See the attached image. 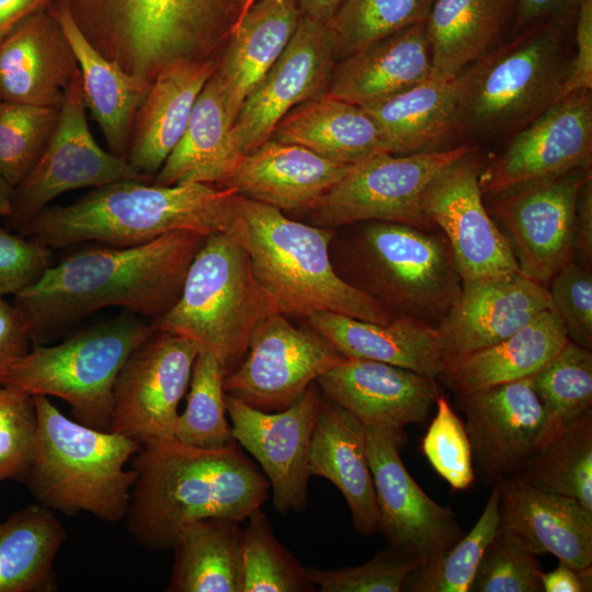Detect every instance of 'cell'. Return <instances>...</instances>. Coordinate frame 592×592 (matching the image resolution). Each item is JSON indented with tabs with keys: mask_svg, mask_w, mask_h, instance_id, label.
Listing matches in <instances>:
<instances>
[{
	"mask_svg": "<svg viewBox=\"0 0 592 592\" xmlns=\"http://www.w3.org/2000/svg\"><path fill=\"white\" fill-rule=\"evenodd\" d=\"M206 236L174 231L145 243L81 250L50 266L14 295L34 344L106 307H124L151 321L178 299Z\"/></svg>",
	"mask_w": 592,
	"mask_h": 592,
	"instance_id": "6da1fadb",
	"label": "cell"
},
{
	"mask_svg": "<svg viewBox=\"0 0 592 592\" xmlns=\"http://www.w3.org/2000/svg\"><path fill=\"white\" fill-rule=\"evenodd\" d=\"M130 468L136 478L127 530L137 545L151 551L171 549L192 522H242L269 499V480L237 442L208 449L172 439L143 446Z\"/></svg>",
	"mask_w": 592,
	"mask_h": 592,
	"instance_id": "7a4b0ae2",
	"label": "cell"
},
{
	"mask_svg": "<svg viewBox=\"0 0 592 592\" xmlns=\"http://www.w3.org/2000/svg\"><path fill=\"white\" fill-rule=\"evenodd\" d=\"M236 198L232 190L212 184L124 180L94 187L71 204L46 207L18 231L49 249L87 241L135 246L174 231L207 237L234 230Z\"/></svg>",
	"mask_w": 592,
	"mask_h": 592,
	"instance_id": "3957f363",
	"label": "cell"
},
{
	"mask_svg": "<svg viewBox=\"0 0 592 592\" xmlns=\"http://www.w3.org/2000/svg\"><path fill=\"white\" fill-rule=\"evenodd\" d=\"M232 231L248 252L258 283L286 317L332 311L382 325L396 317L338 274L330 255L334 229L291 219L237 194Z\"/></svg>",
	"mask_w": 592,
	"mask_h": 592,
	"instance_id": "277c9868",
	"label": "cell"
},
{
	"mask_svg": "<svg viewBox=\"0 0 592 592\" xmlns=\"http://www.w3.org/2000/svg\"><path fill=\"white\" fill-rule=\"evenodd\" d=\"M126 72L152 82L171 62L218 58L244 0H57Z\"/></svg>",
	"mask_w": 592,
	"mask_h": 592,
	"instance_id": "5b68a950",
	"label": "cell"
},
{
	"mask_svg": "<svg viewBox=\"0 0 592 592\" xmlns=\"http://www.w3.org/2000/svg\"><path fill=\"white\" fill-rule=\"evenodd\" d=\"M334 229L330 255L338 274L396 316L437 326L459 296L462 278L441 232L389 221Z\"/></svg>",
	"mask_w": 592,
	"mask_h": 592,
	"instance_id": "8992f818",
	"label": "cell"
},
{
	"mask_svg": "<svg viewBox=\"0 0 592 592\" xmlns=\"http://www.w3.org/2000/svg\"><path fill=\"white\" fill-rule=\"evenodd\" d=\"M37 426L34 455L23 483L35 502L67 515L125 519L136 474L126 464L140 451L113 431L66 417L46 396H33Z\"/></svg>",
	"mask_w": 592,
	"mask_h": 592,
	"instance_id": "52a82bcc",
	"label": "cell"
},
{
	"mask_svg": "<svg viewBox=\"0 0 592 592\" xmlns=\"http://www.w3.org/2000/svg\"><path fill=\"white\" fill-rule=\"evenodd\" d=\"M280 312L258 283L234 231L207 236L172 307L150 323L212 353L226 376L243 361L254 329Z\"/></svg>",
	"mask_w": 592,
	"mask_h": 592,
	"instance_id": "ba28073f",
	"label": "cell"
},
{
	"mask_svg": "<svg viewBox=\"0 0 592 592\" xmlns=\"http://www.w3.org/2000/svg\"><path fill=\"white\" fill-rule=\"evenodd\" d=\"M570 61L558 19L490 49L458 75L464 134L492 138L524 127L565 96Z\"/></svg>",
	"mask_w": 592,
	"mask_h": 592,
	"instance_id": "9c48e42d",
	"label": "cell"
},
{
	"mask_svg": "<svg viewBox=\"0 0 592 592\" xmlns=\"http://www.w3.org/2000/svg\"><path fill=\"white\" fill-rule=\"evenodd\" d=\"M153 331L143 318L123 315L62 342L34 344L12 366L2 386L31 397H58L70 406L73 420L110 431L117 376L132 352Z\"/></svg>",
	"mask_w": 592,
	"mask_h": 592,
	"instance_id": "30bf717a",
	"label": "cell"
},
{
	"mask_svg": "<svg viewBox=\"0 0 592 592\" xmlns=\"http://www.w3.org/2000/svg\"><path fill=\"white\" fill-rule=\"evenodd\" d=\"M475 149L466 143L439 151L374 155L354 164L305 212L310 225L322 228L389 221L431 231L435 227L421 206L425 187L446 166Z\"/></svg>",
	"mask_w": 592,
	"mask_h": 592,
	"instance_id": "8fae6325",
	"label": "cell"
},
{
	"mask_svg": "<svg viewBox=\"0 0 592 592\" xmlns=\"http://www.w3.org/2000/svg\"><path fill=\"white\" fill-rule=\"evenodd\" d=\"M198 352L190 339L155 329L117 376L110 431L141 447L174 439L179 405Z\"/></svg>",
	"mask_w": 592,
	"mask_h": 592,
	"instance_id": "7c38bea8",
	"label": "cell"
},
{
	"mask_svg": "<svg viewBox=\"0 0 592 592\" xmlns=\"http://www.w3.org/2000/svg\"><path fill=\"white\" fill-rule=\"evenodd\" d=\"M86 110L79 70L43 155L13 190L12 214L7 219L11 228L19 230L65 192L124 180L150 181L125 158L99 146L90 132Z\"/></svg>",
	"mask_w": 592,
	"mask_h": 592,
	"instance_id": "4fadbf2b",
	"label": "cell"
},
{
	"mask_svg": "<svg viewBox=\"0 0 592 592\" xmlns=\"http://www.w3.org/2000/svg\"><path fill=\"white\" fill-rule=\"evenodd\" d=\"M344 357L327 339L275 312L253 331L240 365L224 378L225 394L265 412L292 406Z\"/></svg>",
	"mask_w": 592,
	"mask_h": 592,
	"instance_id": "5bb4252c",
	"label": "cell"
},
{
	"mask_svg": "<svg viewBox=\"0 0 592 592\" xmlns=\"http://www.w3.org/2000/svg\"><path fill=\"white\" fill-rule=\"evenodd\" d=\"M591 161V90H579L513 134L501 153L483 166L481 192L492 198L576 170H589Z\"/></svg>",
	"mask_w": 592,
	"mask_h": 592,
	"instance_id": "9a60e30c",
	"label": "cell"
},
{
	"mask_svg": "<svg viewBox=\"0 0 592 592\" xmlns=\"http://www.w3.org/2000/svg\"><path fill=\"white\" fill-rule=\"evenodd\" d=\"M478 148L441 170L425 187L421 206L447 239L463 282L520 271L511 244L483 204Z\"/></svg>",
	"mask_w": 592,
	"mask_h": 592,
	"instance_id": "2e32d148",
	"label": "cell"
},
{
	"mask_svg": "<svg viewBox=\"0 0 592 592\" xmlns=\"http://www.w3.org/2000/svg\"><path fill=\"white\" fill-rule=\"evenodd\" d=\"M591 169L526 185L490 200L520 271L544 285L573 260L579 193Z\"/></svg>",
	"mask_w": 592,
	"mask_h": 592,
	"instance_id": "e0dca14e",
	"label": "cell"
},
{
	"mask_svg": "<svg viewBox=\"0 0 592 592\" xmlns=\"http://www.w3.org/2000/svg\"><path fill=\"white\" fill-rule=\"evenodd\" d=\"M322 397L314 383L288 408L265 412L225 394L232 435L259 463L282 515L307 506L309 449Z\"/></svg>",
	"mask_w": 592,
	"mask_h": 592,
	"instance_id": "ac0fdd59",
	"label": "cell"
},
{
	"mask_svg": "<svg viewBox=\"0 0 592 592\" xmlns=\"http://www.w3.org/2000/svg\"><path fill=\"white\" fill-rule=\"evenodd\" d=\"M365 428L379 513L378 531L388 545L413 554L423 563L462 537L456 515L425 494L407 470L400 457L405 431Z\"/></svg>",
	"mask_w": 592,
	"mask_h": 592,
	"instance_id": "d6986e66",
	"label": "cell"
},
{
	"mask_svg": "<svg viewBox=\"0 0 592 592\" xmlns=\"http://www.w3.org/2000/svg\"><path fill=\"white\" fill-rule=\"evenodd\" d=\"M335 58L325 23L300 14L287 46L243 101L234 124L242 153L266 141L295 106L328 91Z\"/></svg>",
	"mask_w": 592,
	"mask_h": 592,
	"instance_id": "ffe728a7",
	"label": "cell"
},
{
	"mask_svg": "<svg viewBox=\"0 0 592 592\" xmlns=\"http://www.w3.org/2000/svg\"><path fill=\"white\" fill-rule=\"evenodd\" d=\"M459 396L479 475L493 485L516 476L538 448L545 419L532 376Z\"/></svg>",
	"mask_w": 592,
	"mask_h": 592,
	"instance_id": "44dd1931",
	"label": "cell"
},
{
	"mask_svg": "<svg viewBox=\"0 0 592 592\" xmlns=\"http://www.w3.org/2000/svg\"><path fill=\"white\" fill-rule=\"evenodd\" d=\"M548 309L546 285L521 271L463 282L437 325L448 365L509 338Z\"/></svg>",
	"mask_w": 592,
	"mask_h": 592,
	"instance_id": "7402d4cb",
	"label": "cell"
},
{
	"mask_svg": "<svg viewBox=\"0 0 592 592\" xmlns=\"http://www.w3.org/2000/svg\"><path fill=\"white\" fill-rule=\"evenodd\" d=\"M316 383L365 426L397 432L424 424L440 394L433 377L364 358H345Z\"/></svg>",
	"mask_w": 592,
	"mask_h": 592,
	"instance_id": "603a6c76",
	"label": "cell"
},
{
	"mask_svg": "<svg viewBox=\"0 0 592 592\" xmlns=\"http://www.w3.org/2000/svg\"><path fill=\"white\" fill-rule=\"evenodd\" d=\"M353 166L329 160L303 146L269 138L242 155L217 187L280 210H307Z\"/></svg>",
	"mask_w": 592,
	"mask_h": 592,
	"instance_id": "cb8c5ba5",
	"label": "cell"
},
{
	"mask_svg": "<svg viewBox=\"0 0 592 592\" xmlns=\"http://www.w3.org/2000/svg\"><path fill=\"white\" fill-rule=\"evenodd\" d=\"M79 66L47 10L18 24L0 42V100L60 107Z\"/></svg>",
	"mask_w": 592,
	"mask_h": 592,
	"instance_id": "d4e9b609",
	"label": "cell"
},
{
	"mask_svg": "<svg viewBox=\"0 0 592 592\" xmlns=\"http://www.w3.org/2000/svg\"><path fill=\"white\" fill-rule=\"evenodd\" d=\"M500 487V528L536 556L550 554L576 569L592 566V513L574 498L533 487L517 477Z\"/></svg>",
	"mask_w": 592,
	"mask_h": 592,
	"instance_id": "484cf974",
	"label": "cell"
},
{
	"mask_svg": "<svg viewBox=\"0 0 592 592\" xmlns=\"http://www.w3.org/2000/svg\"><path fill=\"white\" fill-rule=\"evenodd\" d=\"M306 321L346 358L387 363L433 378L444 376L448 366L437 326L422 319L397 315L382 325L316 311Z\"/></svg>",
	"mask_w": 592,
	"mask_h": 592,
	"instance_id": "4316f807",
	"label": "cell"
},
{
	"mask_svg": "<svg viewBox=\"0 0 592 592\" xmlns=\"http://www.w3.org/2000/svg\"><path fill=\"white\" fill-rule=\"evenodd\" d=\"M218 58L184 59L162 68L136 114L126 160L152 180L180 140Z\"/></svg>",
	"mask_w": 592,
	"mask_h": 592,
	"instance_id": "83f0119b",
	"label": "cell"
},
{
	"mask_svg": "<svg viewBox=\"0 0 592 592\" xmlns=\"http://www.w3.org/2000/svg\"><path fill=\"white\" fill-rule=\"evenodd\" d=\"M309 473L339 489L358 533L369 537L378 532L379 513L367 458L366 428L326 396L311 436Z\"/></svg>",
	"mask_w": 592,
	"mask_h": 592,
	"instance_id": "f1b7e54d",
	"label": "cell"
},
{
	"mask_svg": "<svg viewBox=\"0 0 592 592\" xmlns=\"http://www.w3.org/2000/svg\"><path fill=\"white\" fill-rule=\"evenodd\" d=\"M431 75L426 22H422L339 60L327 92L365 107L392 98Z\"/></svg>",
	"mask_w": 592,
	"mask_h": 592,
	"instance_id": "f546056e",
	"label": "cell"
},
{
	"mask_svg": "<svg viewBox=\"0 0 592 592\" xmlns=\"http://www.w3.org/2000/svg\"><path fill=\"white\" fill-rule=\"evenodd\" d=\"M48 11L76 56L86 107L98 123L110 151L126 159L134 121L151 82L126 72L94 48L65 3L57 1Z\"/></svg>",
	"mask_w": 592,
	"mask_h": 592,
	"instance_id": "4dcf8cb0",
	"label": "cell"
},
{
	"mask_svg": "<svg viewBox=\"0 0 592 592\" xmlns=\"http://www.w3.org/2000/svg\"><path fill=\"white\" fill-rule=\"evenodd\" d=\"M458 76L429 77L380 103L363 107L376 123L389 153L444 150L464 134Z\"/></svg>",
	"mask_w": 592,
	"mask_h": 592,
	"instance_id": "1f68e13d",
	"label": "cell"
},
{
	"mask_svg": "<svg viewBox=\"0 0 592 592\" xmlns=\"http://www.w3.org/2000/svg\"><path fill=\"white\" fill-rule=\"evenodd\" d=\"M299 16L298 0H260L231 32L214 76L234 121L248 94L287 46Z\"/></svg>",
	"mask_w": 592,
	"mask_h": 592,
	"instance_id": "d6a6232c",
	"label": "cell"
},
{
	"mask_svg": "<svg viewBox=\"0 0 592 592\" xmlns=\"http://www.w3.org/2000/svg\"><path fill=\"white\" fill-rule=\"evenodd\" d=\"M216 77L198 94L180 140L153 178L157 185L220 184L242 157Z\"/></svg>",
	"mask_w": 592,
	"mask_h": 592,
	"instance_id": "836d02e7",
	"label": "cell"
},
{
	"mask_svg": "<svg viewBox=\"0 0 592 592\" xmlns=\"http://www.w3.org/2000/svg\"><path fill=\"white\" fill-rule=\"evenodd\" d=\"M270 138L303 146L329 160L350 166L388 152L369 114L328 92L291 110L276 124Z\"/></svg>",
	"mask_w": 592,
	"mask_h": 592,
	"instance_id": "e575fe53",
	"label": "cell"
},
{
	"mask_svg": "<svg viewBox=\"0 0 592 592\" xmlns=\"http://www.w3.org/2000/svg\"><path fill=\"white\" fill-rule=\"evenodd\" d=\"M568 340L563 325L548 309L509 338L452 362L443 377L458 395L531 377Z\"/></svg>",
	"mask_w": 592,
	"mask_h": 592,
	"instance_id": "d590c367",
	"label": "cell"
},
{
	"mask_svg": "<svg viewBox=\"0 0 592 592\" xmlns=\"http://www.w3.org/2000/svg\"><path fill=\"white\" fill-rule=\"evenodd\" d=\"M66 537L55 512L37 502L0 522V592L57 591L54 563Z\"/></svg>",
	"mask_w": 592,
	"mask_h": 592,
	"instance_id": "8d00e7d4",
	"label": "cell"
},
{
	"mask_svg": "<svg viewBox=\"0 0 592 592\" xmlns=\"http://www.w3.org/2000/svg\"><path fill=\"white\" fill-rule=\"evenodd\" d=\"M508 3L509 0H434L426 20L431 76L454 79L492 49Z\"/></svg>",
	"mask_w": 592,
	"mask_h": 592,
	"instance_id": "74e56055",
	"label": "cell"
},
{
	"mask_svg": "<svg viewBox=\"0 0 592 592\" xmlns=\"http://www.w3.org/2000/svg\"><path fill=\"white\" fill-rule=\"evenodd\" d=\"M239 522L197 520L183 527L172 549L174 563L167 592H240Z\"/></svg>",
	"mask_w": 592,
	"mask_h": 592,
	"instance_id": "f35d334b",
	"label": "cell"
},
{
	"mask_svg": "<svg viewBox=\"0 0 592 592\" xmlns=\"http://www.w3.org/2000/svg\"><path fill=\"white\" fill-rule=\"evenodd\" d=\"M514 477L578 500L592 513V411L544 444Z\"/></svg>",
	"mask_w": 592,
	"mask_h": 592,
	"instance_id": "ab89813d",
	"label": "cell"
},
{
	"mask_svg": "<svg viewBox=\"0 0 592 592\" xmlns=\"http://www.w3.org/2000/svg\"><path fill=\"white\" fill-rule=\"evenodd\" d=\"M532 385L545 414L539 448L592 411V351L568 340L558 354L532 376Z\"/></svg>",
	"mask_w": 592,
	"mask_h": 592,
	"instance_id": "60d3db41",
	"label": "cell"
},
{
	"mask_svg": "<svg viewBox=\"0 0 592 592\" xmlns=\"http://www.w3.org/2000/svg\"><path fill=\"white\" fill-rule=\"evenodd\" d=\"M434 0H343L326 23L335 61L426 22Z\"/></svg>",
	"mask_w": 592,
	"mask_h": 592,
	"instance_id": "b9f144b4",
	"label": "cell"
},
{
	"mask_svg": "<svg viewBox=\"0 0 592 592\" xmlns=\"http://www.w3.org/2000/svg\"><path fill=\"white\" fill-rule=\"evenodd\" d=\"M500 487L494 483L469 533L439 556L415 567L407 576L402 591L469 592L482 555L500 527Z\"/></svg>",
	"mask_w": 592,
	"mask_h": 592,
	"instance_id": "7bdbcfd3",
	"label": "cell"
},
{
	"mask_svg": "<svg viewBox=\"0 0 592 592\" xmlns=\"http://www.w3.org/2000/svg\"><path fill=\"white\" fill-rule=\"evenodd\" d=\"M247 520L240 539V592L315 591L307 569L276 538L261 508Z\"/></svg>",
	"mask_w": 592,
	"mask_h": 592,
	"instance_id": "ee69618b",
	"label": "cell"
},
{
	"mask_svg": "<svg viewBox=\"0 0 592 592\" xmlns=\"http://www.w3.org/2000/svg\"><path fill=\"white\" fill-rule=\"evenodd\" d=\"M215 355L200 351L187 389L186 406L179 413L174 439L198 448H221L236 442L226 418L224 378Z\"/></svg>",
	"mask_w": 592,
	"mask_h": 592,
	"instance_id": "f6af8a7d",
	"label": "cell"
},
{
	"mask_svg": "<svg viewBox=\"0 0 592 592\" xmlns=\"http://www.w3.org/2000/svg\"><path fill=\"white\" fill-rule=\"evenodd\" d=\"M60 107L0 101V174L15 187L43 155Z\"/></svg>",
	"mask_w": 592,
	"mask_h": 592,
	"instance_id": "bcb514c9",
	"label": "cell"
},
{
	"mask_svg": "<svg viewBox=\"0 0 592 592\" xmlns=\"http://www.w3.org/2000/svg\"><path fill=\"white\" fill-rule=\"evenodd\" d=\"M535 555L514 534L499 527L486 548L469 592H542Z\"/></svg>",
	"mask_w": 592,
	"mask_h": 592,
	"instance_id": "7dc6e473",
	"label": "cell"
},
{
	"mask_svg": "<svg viewBox=\"0 0 592 592\" xmlns=\"http://www.w3.org/2000/svg\"><path fill=\"white\" fill-rule=\"evenodd\" d=\"M435 407V415L422 440V451L454 490H467L475 482L476 473L465 424L441 392Z\"/></svg>",
	"mask_w": 592,
	"mask_h": 592,
	"instance_id": "c3c4849f",
	"label": "cell"
},
{
	"mask_svg": "<svg viewBox=\"0 0 592 592\" xmlns=\"http://www.w3.org/2000/svg\"><path fill=\"white\" fill-rule=\"evenodd\" d=\"M421 563L413 554L388 545L358 566L307 571L321 592H400L407 576Z\"/></svg>",
	"mask_w": 592,
	"mask_h": 592,
	"instance_id": "681fc988",
	"label": "cell"
},
{
	"mask_svg": "<svg viewBox=\"0 0 592 592\" xmlns=\"http://www.w3.org/2000/svg\"><path fill=\"white\" fill-rule=\"evenodd\" d=\"M36 426L33 397L0 386V485L24 481L34 455Z\"/></svg>",
	"mask_w": 592,
	"mask_h": 592,
	"instance_id": "f907efd6",
	"label": "cell"
},
{
	"mask_svg": "<svg viewBox=\"0 0 592 592\" xmlns=\"http://www.w3.org/2000/svg\"><path fill=\"white\" fill-rule=\"evenodd\" d=\"M546 287L549 308L563 325L569 340L592 350L591 266L571 260Z\"/></svg>",
	"mask_w": 592,
	"mask_h": 592,
	"instance_id": "816d5d0a",
	"label": "cell"
},
{
	"mask_svg": "<svg viewBox=\"0 0 592 592\" xmlns=\"http://www.w3.org/2000/svg\"><path fill=\"white\" fill-rule=\"evenodd\" d=\"M50 266L49 248L0 228V295H16Z\"/></svg>",
	"mask_w": 592,
	"mask_h": 592,
	"instance_id": "f5cc1de1",
	"label": "cell"
},
{
	"mask_svg": "<svg viewBox=\"0 0 592 592\" xmlns=\"http://www.w3.org/2000/svg\"><path fill=\"white\" fill-rule=\"evenodd\" d=\"M576 53L571 58L565 96L592 88V0H577Z\"/></svg>",
	"mask_w": 592,
	"mask_h": 592,
	"instance_id": "db71d44e",
	"label": "cell"
},
{
	"mask_svg": "<svg viewBox=\"0 0 592 592\" xmlns=\"http://www.w3.org/2000/svg\"><path fill=\"white\" fill-rule=\"evenodd\" d=\"M31 342L21 312L0 297V386L12 366L30 351Z\"/></svg>",
	"mask_w": 592,
	"mask_h": 592,
	"instance_id": "11a10c76",
	"label": "cell"
},
{
	"mask_svg": "<svg viewBox=\"0 0 592 592\" xmlns=\"http://www.w3.org/2000/svg\"><path fill=\"white\" fill-rule=\"evenodd\" d=\"M580 263H592V178L581 187L577 203L574 249Z\"/></svg>",
	"mask_w": 592,
	"mask_h": 592,
	"instance_id": "9f6ffc18",
	"label": "cell"
},
{
	"mask_svg": "<svg viewBox=\"0 0 592 592\" xmlns=\"http://www.w3.org/2000/svg\"><path fill=\"white\" fill-rule=\"evenodd\" d=\"M545 592H590L592 590V566L584 569H576L560 561L549 572L539 574Z\"/></svg>",
	"mask_w": 592,
	"mask_h": 592,
	"instance_id": "6f0895ef",
	"label": "cell"
},
{
	"mask_svg": "<svg viewBox=\"0 0 592 592\" xmlns=\"http://www.w3.org/2000/svg\"><path fill=\"white\" fill-rule=\"evenodd\" d=\"M577 0H519L513 32L544 20L557 19L556 14Z\"/></svg>",
	"mask_w": 592,
	"mask_h": 592,
	"instance_id": "680465c9",
	"label": "cell"
},
{
	"mask_svg": "<svg viewBox=\"0 0 592 592\" xmlns=\"http://www.w3.org/2000/svg\"><path fill=\"white\" fill-rule=\"evenodd\" d=\"M55 0H0V42L23 20Z\"/></svg>",
	"mask_w": 592,
	"mask_h": 592,
	"instance_id": "91938a15",
	"label": "cell"
},
{
	"mask_svg": "<svg viewBox=\"0 0 592 592\" xmlns=\"http://www.w3.org/2000/svg\"><path fill=\"white\" fill-rule=\"evenodd\" d=\"M343 0H298L300 14L327 23Z\"/></svg>",
	"mask_w": 592,
	"mask_h": 592,
	"instance_id": "94428289",
	"label": "cell"
},
{
	"mask_svg": "<svg viewBox=\"0 0 592 592\" xmlns=\"http://www.w3.org/2000/svg\"><path fill=\"white\" fill-rule=\"evenodd\" d=\"M14 187L0 174V218L8 219L12 214Z\"/></svg>",
	"mask_w": 592,
	"mask_h": 592,
	"instance_id": "6125c7cd",
	"label": "cell"
},
{
	"mask_svg": "<svg viewBox=\"0 0 592 592\" xmlns=\"http://www.w3.org/2000/svg\"><path fill=\"white\" fill-rule=\"evenodd\" d=\"M257 2V0H244L243 1V5H242V9H241V13H240V16L234 27V30L237 27V25L242 21V19L246 16V14L251 10V8L254 5V3ZM232 30V31H234Z\"/></svg>",
	"mask_w": 592,
	"mask_h": 592,
	"instance_id": "be15d7a7",
	"label": "cell"
},
{
	"mask_svg": "<svg viewBox=\"0 0 592 592\" xmlns=\"http://www.w3.org/2000/svg\"><path fill=\"white\" fill-rule=\"evenodd\" d=\"M1 101V100H0Z\"/></svg>",
	"mask_w": 592,
	"mask_h": 592,
	"instance_id": "e7e4bbea",
	"label": "cell"
}]
</instances>
